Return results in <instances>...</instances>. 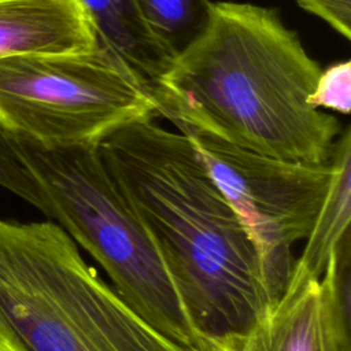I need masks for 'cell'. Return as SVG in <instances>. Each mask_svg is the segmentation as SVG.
Returning a JSON list of instances; mask_svg holds the SVG:
<instances>
[{
    "mask_svg": "<svg viewBox=\"0 0 351 351\" xmlns=\"http://www.w3.org/2000/svg\"><path fill=\"white\" fill-rule=\"evenodd\" d=\"M307 12L321 18L340 36L351 38V0H296Z\"/></svg>",
    "mask_w": 351,
    "mask_h": 351,
    "instance_id": "5bb4252c",
    "label": "cell"
},
{
    "mask_svg": "<svg viewBox=\"0 0 351 351\" xmlns=\"http://www.w3.org/2000/svg\"><path fill=\"white\" fill-rule=\"evenodd\" d=\"M0 351H186L136 313L55 222L0 218Z\"/></svg>",
    "mask_w": 351,
    "mask_h": 351,
    "instance_id": "3957f363",
    "label": "cell"
},
{
    "mask_svg": "<svg viewBox=\"0 0 351 351\" xmlns=\"http://www.w3.org/2000/svg\"><path fill=\"white\" fill-rule=\"evenodd\" d=\"M277 10L213 3L204 33L151 92L158 115L285 160L330 158L340 122L308 104L321 74Z\"/></svg>",
    "mask_w": 351,
    "mask_h": 351,
    "instance_id": "6da1fadb",
    "label": "cell"
},
{
    "mask_svg": "<svg viewBox=\"0 0 351 351\" xmlns=\"http://www.w3.org/2000/svg\"><path fill=\"white\" fill-rule=\"evenodd\" d=\"M7 134L37 184L38 210L100 265L148 324L184 350L203 351L158 250L97 145Z\"/></svg>",
    "mask_w": 351,
    "mask_h": 351,
    "instance_id": "277c9868",
    "label": "cell"
},
{
    "mask_svg": "<svg viewBox=\"0 0 351 351\" xmlns=\"http://www.w3.org/2000/svg\"><path fill=\"white\" fill-rule=\"evenodd\" d=\"M97 43L78 0H0V59L86 52Z\"/></svg>",
    "mask_w": 351,
    "mask_h": 351,
    "instance_id": "ba28073f",
    "label": "cell"
},
{
    "mask_svg": "<svg viewBox=\"0 0 351 351\" xmlns=\"http://www.w3.org/2000/svg\"><path fill=\"white\" fill-rule=\"evenodd\" d=\"M308 104L315 108L350 114L351 108V62H339L321 71Z\"/></svg>",
    "mask_w": 351,
    "mask_h": 351,
    "instance_id": "7c38bea8",
    "label": "cell"
},
{
    "mask_svg": "<svg viewBox=\"0 0 351 351\" xmlns=\"http://www.w3.org/2000/svg\"><path fill=\"white\" fill-rule=\"evenodd\" d=\"M134 3L151 33L174 59L204 33L213 14L210 0H134Z\"/></svg>",
    "mask_w": 351,
    "mask_h": 351,
    "instance_id": "8fae6325",
    "label": "cell"
},
{
    "mask_svg": "<svg viewBox=\"0 0 351 351\" xmlns=\"http://www.w3.org/2000/svg\"><path fill=\"white\" fill-rule=\"evenodd\" d=\"M332 178L304 248L293 261L291 273L319 278L339 244L350 234L351 218V133L346 128L330 154Z\"/></svg>",
    "mask_w": 351,
    "mask_h": 351,
    "instance_id": "30bf717a",
    "label": "cell"
},
{
    "mask_svg": "<svg viewBox=\"0 0 351 351\" xmlns=\"http://www.w3.org/2000/svg\"><path fill=\"white\" fill-rule=\"evenodd\" d=\"M335 254L319 278L291 273L250 325L206 340L203 351H351L350 266L336 267Z\"/></svg>",
    "mask_w": 351,
    "mask_h": 351,
    "instance_id": "52a82bcc",
    "label": "cell"
},
{
    "mask_svg": "<svg viewBox=\"0 0 351 351\" xmlns=\"http://www.w3.org/2000/svg\"><path fill=\"white\" fill-rule=\"evenodd\" d=\"M158 117L138 77L100 41L92 51L0 59V129L53 144H95Z\"/></svg>",
    "mask_w": 351,
    "mask_h": 351,
    "instance_id": "5b68a950",
    "label": "cell"
},
{
    "mask_svg": "<svg viewBox=\"0 0 351 351\" xmlns=\"http://www.w3.org/2000/svg\"><path fill=\"white\" fill-rule=\"evenodd\" d=\"M0 186L19 196L33 207H40V191L23 163L22 158L14 148L8 134L0 129Z\"/></svg>",
    "mask_w": 351,
    "mask_h": 351,
    "instance_id": "4fadbf2b",
    "label": "cell"
},
{
    "mask_svg": "<svg viewBox=\"0 0 351 351\" xmlns=\"http://www.w3.org/2000/svg\"><path fill=\"white\" fill-rule=\"evenodd\" d=\"M145 118L99 152L128 197L203 341L250 325L270 303L255 244L192 141Z\"/></svg>",
    "mask_w": 351,
    "mask_h": 351,
    "instance_id": "7a4b0ae2",
    "label": "cell"
},
{
    "mask_svg": "<svg viewBox=\"0 0 351 351\" xmlns=\"http://www.w3.org/2000/svg\"><path fill=\"white\" fill-rule=\"evenodd\" d=\"M78 3L97 40L114 52L151 93L170 70L174 56L151 33L134 0H78Z\"/></svg>",
    "mask_w": 351,
    "mask_h": 351,
    "instance_id": "9c48e42d",
    "label": "cell"
},
{
    "mask_svg": "<svg viewBox=\"0 0 351 351\" xmlns=\"http://www.w3.org/2000/svg\"><path fill=\"white\" fill-rule=\"evenodd\" d=\"M256 247L274 302L293 265L292 245L310 233L326 196L330 158L321 163L262 155L208 133L180 126Z\"/></svg>",
    "mask_w": 351,
    "mask_h": 351,
    "instance_id": "8992f818",
    "label": "cell"
}]
</instances>
